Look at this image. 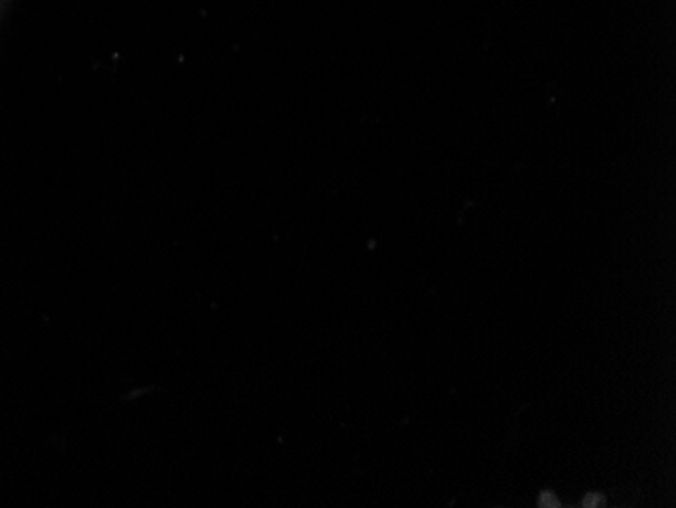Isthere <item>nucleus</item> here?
I'll return each instance as SVG.
<instances>
[{
    "label": "nucleus",
    "mask_w": 676,
    "mask_h": 508,
    "mask_svg": "<svg viewBox=\"0 0 676 508\" xmlns=\"http://www.w3.org/2000/svg\"><path fill=\"white\" fill-rule=\"evenodd\" d=\"M541 507H559V505H557V498L553 495L545 493L543 497H541Z\"/></svg>",
    "instance_id": "1"
}]
</instances>
